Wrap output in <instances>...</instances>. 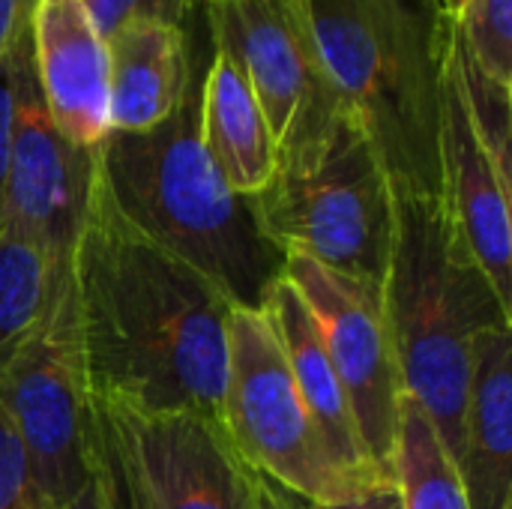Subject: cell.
I'll return each mask as SVG.
<instances>
[{"mask_svg": "<svg viewBox=\"0 0 512 509\" xmlns=\"http://www.w3.org/2000/svg\"><path fill=\"white\" fill-rule=\"evenodd\" d=\"M90 396L126 414L219 420L234 306L198 270L129 228L96 189L72 255Z\"/></svg>", "mask_w": 512, "mask_h": 509, "instance_id": "6da1fadb", "label": "cell"}, {"mask_svg": "<svg viewBox=\"0 0 512 509\" xmlns=\"http://www.w3.org/2000/svg\"><path fill=\"white\" fill-rule=\"evenodd\" d=\"M204 9V6H201ZM195 60L183 102L144 132H108L96 147L99 183L117 216L144 240L213 282L234 309H267L288 252L267 234L258 204L237 195L201 141V84L213 57L195 18Z\"/></svg>", "mask_w": 512, "mask_h": 509, "instance_id": "7a4b0ae2", "label": "cell"}, {"mask_svg": "<svg viewBox=\"0 0 512 509\" xmlns=\"http://www.w3.org/2000/svg\"><path fill=\"white\" fill-rule=\"evenodd\" d=\"M342 111L396 198H441V108L456 18L438 0H309Z\"/></svg>", "mask_w": 512, "mask_h": 509, "instance_id": "3957f363", "label": "cell"}, {"mask_svg": "<svg viewBox=\"0 0 512 509\" xmlns=\"http://www.w3.org/2000/svg\"><path fill=\"white\" fill-rule=\"evenodd\" d=\"M396 219L384 315L402 390L456 465L471 345L486 330L510 327V303L456 237L441 198H396Z\"/></svg>", "mask_w": 512, "mask_h": 509, "instance_id": "277c9868", "label": "cell"}, {"mask_svg": "<svg viewBox=\"0 0 512 509\" xmlns=\"http://www.w3.org/2000/svg\"><path fill=\"white\" fill-rule=\"evenodd\" d=\"M255 204L267 234L288 255L384 288L399 231L396 195L348 114L315 159L279 168Z\"/></svg>", "mask_w": 512, "mask_h": 509, "instance_id": "5b68a950", "label": "cell"}, {"mask_svg": "<svg viewBox=\"0 0 512 509\" xmlns=\"http://www.w3.org/2000/svg\"><path fill=\"white\" fill-rule=\"evenodd\" d=\"M0 408L30 471L33 509H66L93 486V396L87 387L72 267L54 273L33 327L0 354Z\"/></svg>", "mask_w": 512, "mask_h": 509, "instance_id": "8992f818", "label": "cell"}, {"mask_svg": "<svg viewBox=\"0 0 512 509\" xmlns=\"http://www.w3.org/2000/svg\"><path fill=\"white\" fill-rule=\"evenodd\" d=\"M213 51L246 75L270 135L276 171L315 159L345 111L324 69L309 0H204Z\"/></svg>", "mask_w": 512, "mask_h": 509, "instance_id": "52a82bcc", "label": "cell"}, {"mask_svg": "<svg viewBox=\"0 0 512 509\" xmlns=\"http://www.w3.org/2000/svg\"><path fill=\"white\" fill-rule=\"evenodd\" d=\"M219 420L246 465L279 489L315 504L363 492L333 465L264 309L231 315Z\"/></svg>", "mask_w": 512, "mask_h": 509, "instance_id": "ba28073f", "label": "cell"}, {"mask_svg": "<svg viewBox=\"0 0 512 509\" xmlns=\"http://www.w3.org/2000/svg\"><path fill=\"white\" fill-rule=\"evenodd\" d=\"M285 279L297 288L318 327L372 468L381 480H393L405 390L384 315V288L339 276L303 255H288Z\"/></svg>", "mask_w": 512, "mask_h": 509, "instance_id": "9c48e42d", "label": "cell"}, {"mask_svg": "<svg viewBox=\"0 0 512 509\" xmlns=\"http://www.w3.org/2000/svg\"><path fill=\"white\" fill-rule=\"evenodd\" d=\"M99 189L96 147L60 135L42 102L33 39L18 60L15 132L3 189V228L33 243L51 267H72L75 246L90 222Z\"/></svg>", "mask_w": 512, "mask_h": 509, "instance_id": "30bf717a", "label": "cell"}, {"mask_svg": "<svg viewBox=\"0 0 512 509\" xmlns=\"http://www.w3.org/2000/svg\"><path fill=\"white\" fill-rule=\"evenodd\" d=\"M108 411L126 435L156 509L261 507V477L237 453L222 420L204 414L144 417Z\"/></svg>", "mask_w": 512, "mask_h": 509, "instance_id": "8fae6325", "label": "cell"}, {"mask_svg": "<svg viewBox=\"0 0 512 509\" xmlns=\"http://www.w3.org/2000/svg\"><path fill=\"white\" fill-rule=\"evenodd\" d=\"M441 204L462 246L480 264L498 294L510 303V183L498 174L471 126L453 72V57L441 108Z\"/></svg>", "mask_w": 512, "mask_h": 509, "instance_id": "7c38bea8", "label": "cell"}, {"mask_svg": "<svg viewBox=\"0 0 512 509\" xmlns=\"http://www.w3.org/2000/svg\"><path fill=\"white\" fill-rule=\"evenodd\" d=\"M33 69L51 123L78 147H99L108 123V48L84 0H36Z\"/></svg>", "mask_w": 512, "mask_h": 509, "instance_id": "4fadbf2b", "label": "cell"}, {"mask_svg": "<svg viewBox=\"0 0 512 509\" xmlns=\"http://www.w3.org/2000/svg\"><path fill=\"white\" fill-rule=\"evenodd\" d=\"M471 509H512V330L495 327L471 345V378L456 459Z\"/></svg>", "mask_w": 512, "mask_h": 509, "instance_id": "5bb4252c", "label": "cell"}, {"mask_svg": "<svg viewBox=\"0 0 512 509\" xmlns=\"http://www.w3.org/2000/svg\"><path fill=\"white\" fill-rule=\"evenodd\" d=\"M195 18L186 27L138 18L105 36L108 123L114 132L153 129L183 102L195 60Z\"/></svg>", "mask_w": 512, "mask_h": 509, "instance_id": "9a60e30c", "label": "cell"}, {"mask_svg": "<svg viewBox=\"0 0 512 509\" xmlns=\"http://www.w3.org/2000/svg\"><path fill=\"white\" fill-rule=\"evenodd\" d=\"M264 312L273 321V330L279 336V345L288 360L297 393H300L333 465L360 489H369L378 483H393V480H381L378 471L372 468V462L360 444L348 396L327 360L318 327H315L303 297L297 294V288L288 279H282L273 288Z\"/></svg>", "mask_w": 512, "mask_h": 509, "instance_id": "2e32d148", "label": "cell"}, {"mask_svg": "<svg viewBox=\"0 0 512 509\" xmlns=\"http://www.w3.org/2000/svg\"><path fill=\"white\" fill-rule=\"evenodd\" d=\"M201 141L237 195H261L276 174V141L237 63L213 51L201 84Z\"/></svg>", "mask_w": 512, "mask_h": 509, "instance_id": "e0dca14e", "label": "cell"}, {"mask_svg": "<svg viewBox=\"0 0 512 509\" xmlns=\"http://www.w3.org/2000/svg\"><path fill=\"white\" fill-rule=\"evenodd\" d=\"M393 480L405 509H471L456 465L420 405L402 396Z\"/></svg>", "mask_w": 512, "mask_h": 509, "instance_id": "ac0fdd59", "label": "cell"}, {"mask_svg": "<svg viewBox=\"0 0 512 509\" xmlns=\"http://www.w3.org/2000/svg\"><path fill=\"white\" fill-rule=\"evenodd\" d=\"M57 270L63 267H51L33 243L0 231V354L33 327Z\"/></svg>", "mask_w": 512, "mask_h": 509, "instance_id": "d6986e66", "label": "cell"}, {"mask_svg": "<svg viewBox=\"0 0 512 509\" xmlns=\"http://www.w3.org/2000/svg\"><path fill=\"white\" fill-rule=\"evenodd\" d=\"M453 72L471 117V126L480 138V144L486 147L489 159L495 162L498 174L510 180V84L498 81L495 75H489L474 54L468 51V45L459 36V27L453 33Z\"/></svg>", "mask_w": 512, "mask_h": 509, "instance_id": "ffe728a7", "label": "cell"}, {"mask_svg": "<svg viewBox=\"0 0 512 509\" xmlns=\"http://www.w3.org/2000/svg\"><path fill=\"white\" fill-rule=\"evenodd\" d=\"M93 489L102 509H156L135 456L105 405L93 399Z\"/></svg>", "mask_w": 512, "mask_h": 509, "instance_id": "44dd1931", "label": "cell"}, {"mask_svg": "<svg viewBox=\"0 0 512 509\" xmlns=\"http://www.w3.org/2000/svg\"><path fill=\"white\" fill-rule=\"evenodd\" d=\"M456 27L474 60L512 87V0H465Z\"/></svg>", "mask_w": 512, "mask_h": 509, "instance_id": "7402d4cb", "label": "cell"}, {"mask_svg": "<svg viewBox=\"0 0 512 509\" xmlns=\"http://www.w3.org/2000/svg\"><path fill=\"white\" fill-rule=\"evenodd\" d=\"M102 39L126 21L150 18L174 27H186L204 6V0H84Z\"/></svg>", "mask_w": 512, "mask_h": 509, "instance_id": "603a6c76", "label": "cell"}, {"mask_svg": "<svg viewBox=\"0 0 512 509\" xmlns=\"http://www.w3.org/2000/svg\"><path fill=\"white\" fill-rule=\"evenodd\" d=\"M0 509H33L24 447L3 408H0Z\"/></svg>", "mask_w": 512, "mask_h": 509, "instance_id": "cb8c5ba5", "label": "cell"}, {"mask_svg": "<svg viewBox=\"0 0 512 509\" xmlns=\"http://www.w3.org/2000/svg\"><path fill=\"white\" fill-rule=\"evenodd\" d=\"M27 36H30V30L18 39V45L9 51V57L0 63V231H3V189H6V171H9V153H12V132H15L18 60H21V48H24Z\"/></svg>", "mask_w": 512, "mask_h": 509, "instance_id": "d4e9b609", "label": "cell"}, {"mask_svg": "<svg viewBox=\"0 0 512 509\" xmlns=\"http://www.w3.org/2000/svg\"><path fill=\"white\" fill-rule=\"evenodd\" d=\"M261 477V474H258ZM264 480V477H261ZM267 489L273 492V498L282 504V509H405L402 507V495H399V486L396 480L393 483H378V486H369L351 498H342V501H330V504H315V501H303L285 489H279L276 483L264 480Z\"/></svg>", "mask_w": 512, "mask_h": 509, "instance_id": "484cf974", "label": "cell"}, {"mask_svg": "<svg viewBox=\"0 0 512 509\" xmlns=\"http://www.w3.org/2000/svg\"><path fill=\"white\" fill-rule=\"evenodd\" d=\"M36 0H0V63L18 45V39L30 30Z\"/></svg>", "mask_w": 512, "mask_h": 509, "instance_id": "4316f807", "label": "cell"}, {"mask_svg": "<svg viewBox=\"0 0 512 509\" xmlns=\"http://www.w3.org/2000/svg\"><path fill=\"white\" fill-rule=\"evenodd\" d=\"M66 509H102V507H99V495H96V489L90 486V489H87L75 504H69Z\"/></svg>", "mask_w": 512, "mask_h": 509, "instance_id": "83f0119b", "label": "cell"}, {"mask_svg": "<svg viewBox=\"0 0 512 509\" xmlns=\"http://www.w3.org/2000/svg\"><path fill=\"white\" fill-rule=\"evenodd\" d=\"M258 509H282V504L273 498V492L267 489V483H264V480H261V507Z\"/></svg>", "mask_w": 512, "mask_h": 509, "instance_id": "f1b7e54d", "label": "cell"}, {"mask_svg": "<svg viewBox=\"0 0 512 509\" xmlns=\"http://www.w3.org/2000/svg\"><path fill=\"white\" fill-rule=\"evenodd\" d=\"M441 3V9L447 12V15H453V18H459V12L465 9V0H438Z\"/></svg>", "mask_w": 512, "mask_h": 509, "instance_id": "f546056e", "label": "cell"}]
</instances>
